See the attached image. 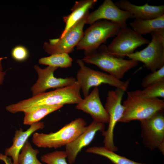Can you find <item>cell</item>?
Listing matches in <instances>:
<instances>
[{
  "instance_id": "18",
  "label": "cell",
  "mask_w": 164,
  "mask_h": 164,
  "mask_svg": "<svg viewBox=\"0 0 164 164\" xmlns=\"http://www.w3.org/2000/svg\"><path fill=\"white\" fill-rule=\"evenodd\" d=\"M97 0H81L76 1L71 9V12L63 17L65 23L64 29L60 38L63 37L67 31L93 8Z\"/></svg>"
},
{
  "instance_id": "2",
  "label": "cell",
  "mask_w": 164,
  "mask_h": 164,
  "mask_svg": "<svg viewBox=\"0 0 164 164\" xmlns=\"http://www.w3.org/2000/svg\"><path fill=\"white\" fill-rule=\"evenodd\" d=\"M127 94L126 99L122 104L123 114L118 122L127 123L136 120L140 121L164 110L163 100L148 97L142 90L127 91Z\"/></svg>"
},
{
  "instance_id": "8",
  "label": "cell",
  "mask_w": 164,
  "mask_h": 164,
  "mask_svg": "<svg viewBox=\"0 0 164 164\" xmlns=\"http://www.w3.org/2000/svg\"><path fill=\"white\" fill-rule=\"evenodd\" d=\"M125 92L118 88L114 90L109 91L104 107L109 115V120L107 129L102 132L104 137V146L114 152L118 150L114 142V131L116 124L123 114L124 108L121 101Z\"/></svg>"
},
{
  "instance_id": "24",
  "label": "cell",
  "mask_w": 164,
  "mask_h": 164,
  "mask_svg": "<svg viewBox=\"0 0 164 164\" xmlns=\"http://www.w3.org/2000/svg\"><path fill=\"white\" fill-rule=\"evenodd\" d=\"M67 155L65 151H56L42 156V162L46 164H68L66 159Z\"/></svg>"
},
{
  "instance_id": "22",
  "label": "cell",
  "mask_w": 164,
  "mask_h": 164,
  "mask_svg": "<svg viewBox=\"0 0 164 164\" xmlns=\"http://www.w3.org/2000/svg\"><path fill=\"white\" fill-rule=\"evenodd\" d=\"M73 59L67 53L53 54L50 56L41 58L39 64L58 68H67L70 67Z\"/></svg>"
},
{
  "instance_id": "13",
  "label": "cell",
  "mask_w": 164,
  "mask_h": 164,
  "mask_svg": "<svg viewBox=\"0 0 164 164\" xmlns=\"http://www.w3.org/2000/svg\"><path fill=\"white\" fill-rule=\"evenodd\" d=\"M34 68L37 73L38 79L32 87L31 90L32 96L45 92L50 88H59L71 85L76 81L73 77L65 78H57L54 76V72L58 68L48 66L42 69L37 65Z\"/></svg>"
},
{
  "instance_id": "23",
  "label": "cell",
  "mask_w": 164,
  "mask_h": 164,
  "mask_svg": "<svg viewBox=\"0 0 164 164\" xmlns=\"http://www.w3.org/2000/svg\"><path fill=\"white\" fill-rule=\"evenodd\" d=\"M39 153V150L33 149L27 140L19 155V164H46L41 162L37 159V156Z\"/></svg>"
},
{
  "instance_id": "9",
  "label": "cell",
  "mask_w": 164,
  "mask_h": 164,
  "mask_svg": "<svg viewBox=\"0 0 164 164\" xmlns=\"http://www.w3.org/2000/svg\"><path fill=\"white\" fill-rule=\"evenodd\" d=\"M116 36L110 44L106 46V50L108 53L122 58L133 53L138 47L150 42L128 27L121 28Z\"/></svg>"
},
{
  "instance_id": "14",
  "label": "cell",
  "mask_w": 164,
  "mask_h": 164,
  "mask_svg": "<svg viewBox=\"0 0 164 164\" xmlns=\"http://www.w3.org/2000/svg\"><path fill=\"white\" fill-rule=\"evenodd\" d=\"M104 124L93 121L87 126L86 130L73 141L65 146L68 161L69 164L75 162L78 153L84 147L89 145L98 132L105 130Z\"/></svg>"
},
{
  "instance_id": "17",
  "label": "cell",
  "mask_w": 164,
  "mask_h": 164,
  "mask_svg": "<svg viewBox=\"0 0 164 164\" xmlns=\"http://www.w3.org/2000/svg\"><path fill=\"white\" fill-rule=\"evenodd\" d=\"M44 127L43 122H39L31 125L26 131L20 128L15 131L12 145L5 150V155L11 157L13 161L12 164H19V155L29 138L36 131L42 129Z\"/></svg>"
},
{
  "instance_id": "20",
  "label": "cell",
  "mask_w": 164,
  "mask_h": 164,
  "mask_svg": "<svg viewBox=\"0 0 164 164\" xmlns=\"http://www.w3.org/2000/svg\"><path fill=\"white\" fill-rule=\"evenodd\" d=\"M86 152L104 157L108 159L114 164H150L139 162L118 155L104 146H94L87 149Z\"/></svg>"
},
{
  "instance_id": "29",
  "label": "cell",
  "mask_w": 164,
  "mask_h": 164,
  "mask_svg": "<svg viewBox=\"0 0 164 164\" xmlns=\"http://www.w3.org/2000/svg\"><path fill=\"white\" fill-rule=\"evenodd\" d=\"M6 57H0V72L3 71V69L2 63V61L3 59L6 58Z\"/></svg>"
},
{
  "instance_id": "11",
  "label": "cell",
  "mask_w": 164,
  "mask_h": 164,
  "mask_svg": "<svg viewBox=\"0 0 164 164\" xmlns=\"http://www.w3.org/2000/svg\"><path fill=\"white\" fill-rule=\"evenodd\" d=\"M140 122L142 143L151 151L158 149L164 144L163 110Z\"/></svg>"
},
{
  "instance_id": "4",
  "label": "cell",
  "mask_w": 164,
  "mask_h": 164,
  "mask_svg": "<svg viewBox=\"0 0 164 164\" xmlns=\"http://www.w3.org/2000/svg\"><path fill=\"white\" fill-rule=\"evenodd\" d=\"M106 46L104 45L101 46L96 51L85 55L82 60L86 63L96 65L120 80L125 73L138 64L137 61L117 57L108 53Z\"/></svg>"
},
{
  "instance_id": "7",
  "label": "cell",
  "mask_w": 164,
  "mask_h": 164,
  "mask_svg": "<svg viewBox=\"0 0 164 164\" xmlns=\"http://www.w3.org/2000/svg\"><path fill=\"white\" fill-rule=\"evenodd\" d=\"M150 34L152 40L146 47L126 56L130 59L142 62L152 72L164 66V29Z\"/></svg>"
},
{
  "instance_id": "16",
  "label": "cell",
  "mask_w": 164,
  "mask_h": 164,
  "mask_svg": "<svg viewBox=\"0 0 164 164\" xmlns=\"http://www.w3.org/2000/svg\"><path fill=\"white\" fill-rule=\"evenodd\" d=\"M120 9L132 14L134 18L141 19H155L164 15V5H150L148 3L137 5L127 0H120L114 3Z\"/></svg>"
},
{
  "instance_id": "27",
  "label": "cell",
  "mask_w": 164,
  "mask_h": 164,
  "mask_svg": "<svg viewBox=\"0 0 164 164\" xmlns=\"http://www.w3.org/2000/svg\"><path fill=\"white\" fill-rule=\"evenodd\" d=\"M11 56L15 60L22 62L26 60L29 55L27 49L24 46L18 45L13 48L11 51Z\"/></svg>"
},
{
  "instance_id": "3",
  "label": "cell",
  "mask_w": 164,
  "mask_h": 164,
  "mask_svg": "<svg viewBox=\"0 0 164 164\" xmlns=\"http://www.w3.org/2000/svg\"><path fill=\"white\" fill-rule=\"evenodd\" d=\"M87 127L84 120L78 118L54 132H34L32 142L39 147L56 149L71 142L84 132Z\"/></svg>"
},
{
  "instance_id": "15",
  "label": "cell",
  "mask_w": 164,
  "mask_h": 164,
  "mask_svg": "<svg viewBox=\"0 0 164 164\" xmlns=\"http://www.w3.org/2000/svg\"><path fill=\"white\" fill-rule=\"evenodd\" d=\"M76 108L89 114L95 121L109 123V116L101 101L97 87H94L90 94L77 104Z\"/></svg>"
},
{
  "instance_id": "26",
  "label": "cell",
  "mask_w": 164,
  "mask_h": 164,
  "mask_svg": "<svg viewBox=\"0 0 164 164\" xmlns=\"http://www.w3.org/2000/svg\"><path fill=\"white\" fill-rule=\"evenodd\" d=\"M164 79V66L148 74L143 79L141 85L144 88Z\"/></svg>"
},
{
  "instance_id": "12",
  "label": "cell",
  "mask_w": 164,
  "mask_h": 164,
  "mask_svg": "<svg viewBox=\"0 0 164 164\" xmlns=\"http://www.w3.org/2000/svg\"><path fill=\"white\" fill-rule=\"evenodd\" d=\"M133 18L132 14L120 9L111 0H105L97 9L89 13L86 24L91 25L103 19L115 22L122 28L127 27V20Z\"/></svg>"
},
{
  "instance_id": "5",
  "label": "cell",
  "mask_w": 164,
  "mask_h": 164,
  "mask_svg": "<svg viewBox=\"0 0 164 164\" xmlns=\"http://www.w3.org/2000/svg\"><path fill=\"white\" fill-rule=\"evenodd\" d=\"M87 29L76 46L78 50H84L85 55L96 51L107 39L117 35L121 28L115 22L108 20H99Z\"/></svg>"
},
{
  "instance_id": "10",
  "label": "cell",
  "mask_w": 164,
  "mask_h": 164,
  "mask_svg": "<svg viewBox=\"0 0 164 164\" xmlns=\"http://www.w3.org/2000/svg\"><path fill=\"white\" fill-rule=\"evenodd\" d=\"M89 13L76 23L63 37L50 39L49 42H45L43 45L44 50L50 55L73 52L82 37L84 27Z\"/></svg>"
},
{
  "instance_id": "6",
  "label": "cell",
  "mask_w": 164,
  "mask_h": 164,
  "mask_svg": "<svg viewBox=\"0 0 164 164\" xmlns=\"http://www.w3.org/2000/svg\"><path fill=\"white\" fill-rule=\"evenodd\" d=\"M77 63L80 67L76 75V81L78 83L84 97L89 94L90 88L97 87L102 84H108L116 88L127 90L129 80L124 81L107 73L95 70L86 66L82 60L77 59Z\"/></svg>"
},
{
  "instance_id": "19",
  "label": "cell",
  "mask_w": 164,
  "mask_h": 164,
  "mask_svg": "<svg viewBox=\"0 0 164 164\" xmlns=\"http://www.w3.org/2000/svg\"><path fill=\"white\" fill-rule=\"evenodd\" d=\"M129 25L132 30L141 35L150 34L158 30L164 29V15L152 19H135Z\"/></svg>"
},
{
  "instance_id": "25",
  "label": "cell",
  "mask_w": 164,
  "mask_h": 164,
  "mask_svg": "<svg viewBox=\"0 0 164 164\" xmlns=\"http://www.w3.org/2000/svg\"><path fill=\"white\" fill-rule=\"evenodd\" d=\"M146 96L153 98H164V79L152 84L142 90Z\"/></svg>"
},
{
  "instance_id": "28",
  "label": "cell",
  "mask_w": 164,
  "mask_h": 164,
  "mask_svg": "<svg viewBox=\"0 0 164 164\" xmlns=\"http://www.w3.org/2000/svg\"><path fill=\"white\" fill-rule=\"evenodd\" d=\"M6 74L5 71L0 72V85L3 84Z\"/></svg>"
},
{
  "instance_id": "1",
  "label": "cell",
  "mask_w": 164,
  "mask_h": 164,
  "mask_svg": "<svg viewBox=\"0 0 164 164\" xmlns=\"http://www.w3.org/2000/svg\"><path fill=\"white\" fill-rule=\"evenodd\" d=\"M80 88L76 81L73 84L48 92H44L32 97L10 104L6 107L9 112L14 114L25 112L43 106H63L77 104L82 100Z\"/></svg>"
},
{
  "instance_id": "30",
  "label": "cell",
  "mask_w": 164,
  "mask_h": 164,
  "mask_svg": "<svg viewBox=\"0 0 164 164\" xmlns=\"http://www.w3.org/2000/svg\"><path fill=\"white\" fill-rule=\"evenodd\" d=\"M2 158H3V156L1 155V157H0V159H2Z\"/></svg>"
},
{
  "instance_id": "21",
  "label": "cell",
  "mask_w": 164,
  "mask_h": 164,
  "mask_svg": "<svg viewBox=\"0 0 164 164\" xmlns=\"http://www.w3.org/2000/svg\"><path fill=\"white\" fill-rule=\"evenodd\" d=\"M63 106H43L24 113L23 124L31 125L39 122L47 115L61 108Z\"/></svg>"
}]
</instances>
